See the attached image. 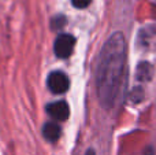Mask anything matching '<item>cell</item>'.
<instances>
[{
  "label": "cell",
  "instance_id": "obj_1",
  "mask_svg": "<svg viewBox=\"0 0 156 155\" xmlns=\"http://www.w3.org/2000/svg\"><path fill=\"white\" fill-rule=\"evenodd\" d=\"M126 84V41L121 32L114 33L103 45L96 69V87L100 104L115 107Z\"/></svg>",
  "mask_w": 156,
  "mask_h": 155
},
{
  "label": "cell",
  "instance_id": "obj_2",
  "mask_svg": "<svg viewBox=\"0 0 156 155\" xmlns=\"http://www.w3.org/2000/svg\"><path fill=\"white\" fill-rule=\"evenodd\" d=\"M74 45H76V38L71 34H67V33H62L56 37L54 44V51L55 55L60 59H66L69 58L71 54H73Z\"/></svg>",
  "mask_w": 156,
  "mask_h": 155
},
{
  "label": "cell",
  "instance_id": "obj_3",
  "mask_svg": "<svg viewBox=\"0 0 156 155\" xmlns=\"http://www.w3.org/2000/svg\"><path fill=\"white\" fill-rule=\"evenodd\" d=\"M47 85L54 93H65L70 87V81L63 71H52L48 76Z\"/></svg>",
  "mask_w": 156,
  "mask_h": 155
},
{
  "label": "cell",
  "instance_id": "obj_4",
  "mask_svg": "<svg viewBox=\"0 0 156 155\" xmlns=\"http://www.w3.org/2000/svg\"><path fill=\"white\" fill-rule=\"evenodd\" d=\"M47 113L55 121H66L70 115V109H69V104L65 100H59L49 103L47 106Z\"/></svg>",
  "mask_w": 156,
  "mask_h": 155
},
{
  "label": "cell",
  "instance_id": "obj_5",
  "mask_svg": "<svg viewBox=\"0 0 156 155\" xmlns=\"http://www.w3.org/2000/svg\"><path fill=\"white\" fill-rule=\"evenodd\" d=\"M62 135V129L56 122H47L43 126V136L45 137L48 142L55 143Z\"/></svg>",
  "mask_w": 156,
  "mask_h": 155
},
{
  "label": "cell",
  "instance_id": "obj_6",
  "mask_svg": "<svg viewBox=\"0 0 156 155\" xmlns=\"http://www.w3.org/2000/svg\"><path fill=\"white\" fill-rule=\"evenodd\" d=\"M154 76V67L148 62H141L137 67V78L140 81H149Z\"/></svg>",
  "mask_w": 156,
  "mask_h": 155
},
{
  "label": "cell",
  "instance_id": "obj_7",
  "mask_svg": "<svg viewBox=\"0 0 156 155\" xmlns=\"http://www.w3.org/2000/svg\"><path fill=\"white\" fill-rule=\"evenodd\" d=\"M65 23H66V18L62 16V15H59V16H56V18L52 19V27H54V29L65 26Z\"/></svg>",
  "mask_w": 156,
  "mask_h": 155
},
{
  "label": "cell",
  "instance_id": "obj_8",
  "mask_svg": "<svg viewBox=\"0 0 156 155\" xmlns=\"http://www.w3.org/2000/svg\"><path fill=\"white\" fill-rule=\"evenodd\" d=\"M92 0H71V3H73V5L76 8H85L88 7L89 4H90Z\"/></svg>",
  "mask_w": 156,
  "mask_h": 155
},
{
  "label": "cell",
  "instance_id": "obj_9",
  "mask_svg": "<svg viewBox=\"0 0 156 155\" xmlns=\"http://www.w3.org/2000/svg\"><path fill=\"white\" fill-rule=\"evenodd\" d=\"M143 98H144V92L141 91V88H137L136 91H133L132 99H133L134 102H141V100H143Z\"/></svg>",
  "mask_w": 156,
  "mask_h": 155
},
{
  "label": "cell",
  "instance_id": "obj_10",
  "mask_svg": "<svg viewBox=\"0 0 156 155\" xmlns=\"http://www.w3.org/2000/svg\"><path fill=\"white\" fill-rule=\"evenodd\" d=\"M144 155H155V150L152 147H148L145 150V153H144Z\"/></svg>",
  "mask_w": 156,
  "mask_h": 155
},
{
  "label": "cell",
  "instance_id": "obj_11",
  "mask_svg": "<svg viewBox=\"0 0 156 155\" xmlns=\"http://www.w3.org/2000/svg\"><path fill=\"white\" fill-rule=\"evenodd\" d=\"M85 155H96V153H94V150H92V148H89L88 151H86Z\"/></svg>",
  "mask_w": 156,
  "mask_h": 155
}]
</instances>
